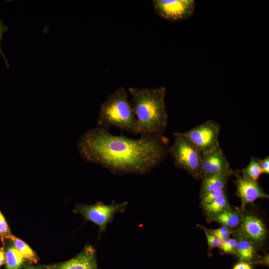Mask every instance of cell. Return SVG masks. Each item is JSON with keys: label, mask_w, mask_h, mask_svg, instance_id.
Instances as JSON below:
<instances>
[{"label": "cell", "mask_w": 269, "mask_h": 269, "mask_svg": "<svg viewBox=\"0 0 269 269\" xmlns=\"http://www.w3.org/2000/svg\"><path fill=\"white\" fill-rule=\"evenodd\" d=\"M128 91L136 120V134H163L168 122L166 88L130 87Z\"/></svg>", "instance_id": "obj_2"}, {"label": "cell", "mask_w": 269, "mask_h": 269, "mask_svg": "<svg viewBox=\"0 0 269 269\" xmlns=\"http://www.w3.org/2000/svg\"><path fill=\"white\" fill-rule=\"evenodd\" d=\"M242 218V217L238 212L230 208L222 213L212 217L213 221L228 228H234L238 226L240 224Z\"/></svg>", "instance_id": "obj_13"}, {"label": "cell", "mask_w": 269, "mask_h": 269, "mask_svg": "<svg viewBox=\"0 0 269 269\" xmlns=\"http://www.w3.org/2000/svg\"><path fill=\"white\" fill-rule=\"evenodd\" d=\"M203 206L206 213L212 217L216 216L230 208L226 192L211 203Z\"/></svg>", "instance_id": "obj_14"}, {"label": "cell", "mask_w": 269, "mask_h": 269, "mask_svg": "<svg viewBox=\"0 0 269 269\" xmlns=\"http://www.w3.org/2000/svg\"><path fill=\"white\" fill-rule=\"evenodd\" d=\"M151 2L154 11L158 16L171 22L190 18L196 7L194 0H153Z\"/></svg>", "instance_id": "obj_7"}, {"label": "cell", "mask_w": 269, "mask_h": 269, "mask_svg": "<svg viewBox=\"0 0 269 269\" xmlns=\"http://www.w3.org/2000/svg\"><path fill=\"white\" fill-rule=\"evenodd\" d=\"M31 269V268H30V269Z\"/></svg>", "instance_id": "obj_28"}, {"label": "cell", "mask_w": 269, "mask_h": 269, "mask_svg": "<svg viewBox=\"0 0 269 269\" xmlns=\"http://www.w3.org/2000/svg\"><path fill=\"white\" fill-rule=\"evenodd\" d=\"M128 94V91L121 86L108 96L100 106L99 127L109 129L113 126L136 134V120Z\"/></svg>", "instance_id": "obj_3"}, {"label": "cell", "mask_w": 269, "mask_h": 269, "mask_svg": "<svg viewBox=\"0 0 269 269\" xmlns=\"http://www.w3.org/2000/svg\"><path fill=\"white\" fill-rule=\"evenodd\" d=\"M12 236L7 223L0 211V239L2 244H4L5 240H10Z\"/></svg>", "instance_id": "obj_19"}, {"label": "cell", "mask_w": 269, "mask_h": 269, "mask_svg": "<svg viewBox=\"0 0 269 269\" xmlns=\"http://www.w3.org/2000/svg\"><path fill=\"white\" fill-rule=\"evenodd\" d=\"M234 174L236 177V194L241 200L242 208L247 204L253 203L258 198H269V195L265 193L257 181L237 173Z\"/></svg>", "instance_id": "obj_9"}, {"label": "cell", "mask_w": 269, "mask_h": 269, "mask_svg": "<svg viewBox=\"0 0 269 269\" xmlns=\"http://www.w3.org/2000/svg\"><path fill=\"white\" fill-rule=\"evenodd\" d=\"M174 139L169 147L174 164L186 171L195 178H200V169L202 154L194 145L180 133L173 134Z\"/></svg>", "instance_id": "obj_4"}, {"label": "cell", "mask_w": 269, "mask_h": 269, "mask_svg": "<svg viewBox=\"0 0 269 269\" xmlns=\"http://www.w3.org/2000/svg\"><path fill=\"white\" fill-rule=\"evenodd\" d=\"M24 259L14 246H8L5 251V269H20Z\"/></svg>", "instance_id": "obj_15"}, {"label": "cell", "mask_w": 269, "mask_h": 269, "mask_svg": "<svg viewBox=\"0 0 269 269\" xmlns=\"http://www.w3.org/2000/svg\"><path fill=\"white\" fill-rule=\"evenodd\" d=\"M220 125L212 120L207 121L189 131L180 134L187 138L203 154L219 146Z\"/></svg>", "instance_id": "obj_6"}, {"label": "cell", "mask_w": 269, "mask_h": 269, "mask_svg": "<svg viewBox=\"0 0 269 269\" xmlns=\"http://www.w3.org/2000/svg\"><path fill=\"white\" fill-rule=\"evenodd\" d=\"M232 172L222 149L219 146L202 154L200 178L214 174Z\"/></svg>", "instance_id": "obj_8"}, {"label": "cell", "mask_w": 269, "mask_h": 269, "mask_svg": "<svg viewBox=\"0 0 269 269\" xmlns=\"http://www.w3.org/2000/svg\"><path fill=\"white\" fill-rule=\"evenodd\" d=\"M10 240L13 243V246L24 259L28 260L30 263L37 262L38 258L36 254L27 243L14 236Z\"/></svg>", "instance_id": "obj_17"}, {"label": "cell", "mask_w": 269, "mask_h": 269, "mask_svg": "<svg viewBox=\"0 0 269 269\" xmlns=\"http://www.w3.org/2000/svg\"><path fill=\"white\" fill-rule=\"evenodd\" d=\"M128 204L127 201L110 204H105L102 202H98L94 205L80 204L76 206L73 212L82 215L86 221L97 225L100 235L106 231L107 225L112 223L116 214L125 211Z\"/></svg>", "instance_id": "obj_5"}, {"label": "cell", "mask_w": 269, "mask_h": 269, "mask_svg": "<svg viewBox=\"0 0 269 269\" xmlns=\"http://www.w3.org/2000/svg\"><path fill=\"white\" fill-rule=\"evenodd\" d=\"M242 172L243 176L250 179L257 181L260 175L263 173L259 158L252 156L249 164L242 170Z\"/></svg>", "instance_id": "obj_18"}, {"label": "cell", "mask_w": 269, "mask_h": 269, "mask_svg": "<svg viewBox=\"0 0 269 269\" xmlns=\"http://www.w3.org/2000/svg\"><path fill=\"white\" fill-rule=\"evenodd\" d=\"M260 165L263 173H269V157L267 156L264 159H259Z\"/></svg>", "instance_id": "obj_24"}, {"label": "cell", "mask_w": 269, "mask_h": 269, "mask_svg": "<svg viewBox=\"0 0 269 269\" xmlns=\"http://www.w3.org/2000/svg\"><path fill=\"white\" fill-rule=\"evenodd\" d=\"M231 233V232H228L225 233H222L219 234L214 235L220 241L226 240L228 238H229L230 235Z\"/></svg>", "instance_id": "obj_26"}, {"label": "cell", "mask_w": 269, "mask_h": 269, "mask_svg": "<svg viewBox=\"0 0 269 269\" xmlns=\"http://www.w3.org/2000/svg\"><path fill=\"white\" fill-rule=\"evenodd\" d=\"M5 263V251L3 247L0 248V267Z\"/></svg>", "instance_id": "obj_27"}, {"label": "cell", "mask_w": 269, "mask_h": 269, "mask_svg": "<svg viewBox=\"0 0 269 269\" xmlns=\"http://www.w3.org/2000/svg\"><path fill=\"white\" fill-rule=\"evenodd\" d=\"M78 151L86 161L119 174H144L167 157L169 141L159 134L140 135L136 138L117 135L98 126L81 135Z\"/></svg>", "instance_id": "obj_1"}, {"label": "cell", "mask_w": 269, "mask_h": 269, "mask_svg": "<svg viewBox=\"0 0 269 269\" xmlns=\"http://www.w3.org/2000/svg\"><path fill=\"white\" fill-rule=\"evenodd\" d=\"M233 269H252V268L248 263L242 262L236 264Z\"/></svg>", "instance_id": "obj_25"}, {"label": "cell", "mask_w": 269, "mask_h": 269, "mask_svg": "<svg viewBox=\"0 0 269 269\" xmlns=\"http://www.w3.org/2000/svg\"><path fill=\"white\" fill-rule=\"evenodd\" d=\"M237 240L235 239L228 238L221 241L219 248L224 252L228 254L236 253Z\"/></svg>", "instance_id": "obj_21"}, {"label": "cell", "mask_w": 269, "mask_h": 269, "mask_svg": "<svg viewBox=\"0 0 269 269\" xmlns=\"http://www.w3.org/2000/svg\"><path fill=\"white\" fill-rule=\"evenodd\" d=\"M52 269H98L96 250L92 245H87L76 257L55 266Z\"/></svg>", "instance_id": "obj_10"}, {"label": "cell", "mask_w": 269, "mask_h": 269, "mask_svg": "<svg viewBox=\"0 0 269 269\" xmlns=\"http://www.w3.org/2000/svg\"><path fill=\"white\" fill-rule=\"evenodd\" d=\"M8 27L3 23L2 20L0 18V54L2 56V58L3 59L4 61L6 66L8 67L9 65L8 63V61L6 57H5L3 54V52H2V50L1 49V46H0V42L2 38L3 35L6 31L8 30Z\"/></svg>", "instance_id": "obj_23"}, {"label": "cell", "mask_w": 269, "mask_h": 269, "mask_svg": "<svg viewBox=\"0 0 269 269\" xmlns=\"http://www.w3.org/2000/svg\"><path fill=\"white\" fill-rule=\"evenodd\" d=\"M253 244L243 237L237 242L236 254L245 262H250L253 258L255 250Z\"/></svg>", "instance_id": "obj_16"}, {"label": "cell", "mask_w": 269, "mask_h": 269, "mask_svg": "<svg viewBox=\"0 0 269 269\" xmlns=\"http://www.w3.org/2000/svg\"><path fill=\"white\" fill-rule=\"evenodd\" d=\"M241 233L243 237L252 243L259 244L265 239L266 229L264 223L259 218L250 215L242 217Z\"/></svg>", "instance_id": "obj_11"}, {"label": "cell", "mask_w": 269, "mask_h": 269, "mask_svg": "<svg viewBox=\"0 0 269 269\" xmlns=\"http://www.w3.org/2000/svg\"><path fill=\"white\" fill-rule=\"evenodd\" d=\"M232 172L217 174L201 178V195L225 188L229 177Z\"/></svg>", "instance_id": "obj_12"}, {"label": "cell", "mask_w": 269, "mask_h": 269, "mask_svg": "<svg viewBox=\"0 0 269 269\" xmlns=\"http://www.w3.org/2000/svg\"><path fill=\"white\" fill-rule=\"evenodd\" d=\"M203 229L204 231L209 246L211 248L219 247L221 241L214 235L208 232L207 230L204 228Z\"/></svg>", "instance_id": "obj_22"}, {"label": "cell", "mask_w": 269, "mask_h": 269, "mask_svg": "<svg viewBox=\"0 0 269 269\" xmlns=\"http://www.w3.org/2000/svg\"><path fill=\"white\" fill-rule=\"evenodd\" d=\"M225 192V187L201 195V203L203 205L211 203Z\"/></svg>", "instance_id": "obj_20"}]
</instances>
